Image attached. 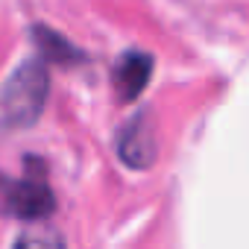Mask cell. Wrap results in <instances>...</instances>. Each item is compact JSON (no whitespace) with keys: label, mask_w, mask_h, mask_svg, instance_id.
<instances>
[{"label":"cell","mask_w":249,"mask_h":249,"mask_svg":"<svg viewBox=\"0 0 249 249\" xmlns=\"http://www.w3.org/2000/svg\"><path fill=\"white\" fill-rule=\"evenodd\" d=\"M153 73V59L147 53H126L120 56L117 68H114V91L120 100H135Z\"/></svg>","instance_id":"277c9868"},{"label":"cell","mask_w":249,"mask_h":249,"mask_svg":"<svg viewBox=\"0 0 249 249\" xmlns=\"http://www.w3.org/2000/svg\"><path fill=\"white\" fill-rule=\"evenodd\" d=\"M38 41H41V47H44V53H47L50 59H56V62H79V53H76L62 36L38 30Z\"/></svg>","instance_id":"8992f818"},{"label":"cell","mask_w":249,"mask_h":249,"mask_svg":"<svg viewBox=\"0 0 249 249\" xmlns=\"http://www.w3.org/2000/svg\"><path fill=\"white\" fill-rule=\"evenodd\" d=\"M117 153L123 164L135 170H144L156 161V132L147 114H138L132 123H126V129L120 132V141H117Z\"/></svg>","instance_id":"3957f363"},{"label":"cell","mask_w":249,"mask_h":249,"mask_svg":"<svg viewBox=\"0 0 249 249\" xmlns=\"http://www.w3.org/2000/svg\"><path fill=\"white\" fill-rule=\"evenodd\" d=\"M47 71L38 59L24 62L0 91V123L6 129H27L41 117V108L47 103Z\"/></svg>","instance_id":"6da1fadb"},{"label":"cell","mask_w":249,"mask_h":249,"mask_svg":"<svg viewBox=\"0 0 249 249\" xmlns=\"http://www.w3.org/2000/svg\"><path fill=\"white\" fill-rule=\"evenodd\" d=\"M15 249H65L62 234L50 231V229H36V231H24L15 243Z\"/></svg>","instance_id":"5b68a950"},{"label":"cell","mask_w":249,"mask_h":249,"mask_svg":"<svg viewBox=\"0 0 249 249\" xmlns=\"http://www.w3.org/2000/svg\"><path fill=\"white\" fill-rule=\"evenodd\" d=\"M0 208L12 217H21V220L47 217L56 208V196L44 179V170L30 164L27 176L3 179L0 182Z\"/></svg>","instance_id":"7a4b0ae2"}]
</instances>
